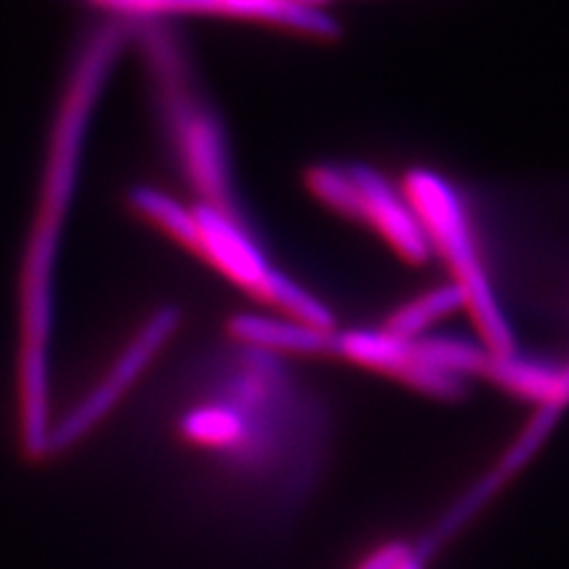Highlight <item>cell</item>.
Returning <instances> with one entry per match:
<instances>
[{
  "label": "cell",
  "instance_id": "1",
  "mask_svg": "<svg viewBox=\"0 0 569 569\" xmlns=\"http://www.w3.org/2000/svg\"><path fill=\"white\" fill-rule=\"evenodd\" d=\"M282 361L238 342L202 356L171 425L213 482L271 518L301 503L323 451L320 408Z\"/></svg>",
  "mask_w": 569,
  "mask_h": 569
},
{
  "label": "cell",
  "instance_id": "2",
  "mask_svg": "<svg viewBox=\"0 0 569 569\" xmlns=\"http://www.w3.org/2000/svg\"><path fill=\"white\" fill-rule=\"evenodd\" d=\"M129 36V27L119 20L102 22L86 36L48 136L39 204L20 263V406L24 441L33 453L48 451L50 345L64 226L77 198L96 107Z\"/></svg>",
  "mask_w": 569,
  "mask_h": 569
},
{
  "label": "cell",
  "instance_id": "3",
  "mask_svg": "<svg viewBox=\"0 0 569 569\" xmlns=\"http://www.w3.org/2000/svg\"><path fill=\"white\" fill-rule=\"evenodd\" d=\"M129 27L136 29L176 162L198 194V204L247 219L238 198L226 123L194 74L183 36L169 20L133 22Z\"/></svg>",
  "mask_w": 569,
  "mask_h": 569
},
{
  "label": "cell",
  "instance_id": "4",
  "mask_svg": "<svg viewBox=\"0 0 569 569\" xmlns=\"http://www.w3.org/2000/svg\"><path fill=\"white\" fill-rule=\"evenodd\" d=\"M403 194L416 209L418 219L430 238L432 252L447 261L468 299V311L491 353H512L515 335L501 307L491 278L479 257L468 207L462 204L456 188L437 171L411 169L403 176Z\"/></svg>",
  "mask_w": 569,
  "mask_h": 569
},
{
  "label": "cell",
  "instance_id": "5",
  "mask_svg": "<svg viewBox=\"0 0 569 569\" xmlns=\"http://www.w3.org/2000/svg\"><path fill=\"white\" fill-rule=\"evenodd\" d=\"M123 24L148 20H173L183 14L230 17V20L263 22L311 39L335 41L342 33L332 14L326 12L330 0H91Z\"/></svg>",
  "mask_w": 569,
  "mask_h": 569
},
{
  "label": "cell",
  "instance_id": "6",
  "mask_svg": "<svg viewBox=\"0 0 569 569\" xmlns=\"http://www.w3.org/2000/svg\"><path fill=\"white\" fill-rule=\"evenodd\" d=\"M183 323V309L178 305H164L154 309L136 335L117 356V361L102 372L98 385L86 391L79 403L71 406V411L62 416L60 422L52 425L48 437V449L67 447L77 437L86 435L96 422H100L112 411L114 403L136 385V380L146 372L152 361L167 347V342Z\"/></svg>",
  "mask_w": 569,
  "mask_h": 569
},
{
  "label": "cell",
  "instance_id": "7",
  "mask_svg": "<svg viewBox=\"0 0 569 569\" xmlns=\"http://www.w3.org/2000/svg\"><path fill=\"white\" fill-rule=\"evenodd\" d=\"M198 219V254L238 288L257 297L276 269L247 219L207 204H192Z\"/></svg>",
  "mask_w": 569,
  "mask_h": 569
},
{
  "label": "cell",
  "instance_id": "8",
  "mask_svg": "<svg viewBox=\"0 0 569 569\" xmlns=\"http://www.w3.org/2000/svg\"><path fill=\"white\" fill-rule=\"evenodd\" d=\"M347 169L356 192H359L356 221L368 223L408 263L422 266L430 261V238H427L416 209L406 200L403 190L391 186L378 169L363 162H351Z\"/></svg>",
  "mask_w": 569,
  "mask_h": 569
},
{
  "label": "cell",
  "instance_id": "9",
  "mask_svg": "<svg viewBox=\"0 0 569 569\" xmlns=\"http://www.w3.org/2000/svg\"><path fill=\"white\" fill-rule=\"evenodd\" d=\"M226 332L233 342L252 347L266 353L288 356H323L332 353L335 332L320 330L313 326L297 323L284 316H263L242 311L228 318Z\"/></svg>",
  "mask_w": 569,
  "mask_h": 569
},
{
  "label": "cell",
  "instance_id": "10",
  "mask_svg": "<svg viewBox=\"0 0 569 569\" xmlns=\"http://www.w3.org/2000/svg\"><path fill=\"white\" fill-rule=\"evenodd\" d=\"M332 353L359 363L363 368L387 372V376L403 380L408 368L413 366V340L382 330H345L335 332Z\"/></svg>",
  "mask_w": 569,
  "mask_h": 569
},
{
  "label": "cell",
  "instance_id": "11",
  "mask_svg": "<svg viewBox=\"0 0 569 569\" xmlns=\"http://www.w3.org/2000/svg\"><path fill=\"white\" fill-rule=\"evenodd\" d=\"M129 207L181 247L198 252V219H194L192 204L176 200L173 194L152 186H133L129 190Z\"/></svg>",
  "mask_w": 569,
  "mask_h": 569
},
{
  "label": "cell",
  "instance_id": "12",
  "mask_svg": "<svg viewBox=\"0 0 569 569\" xmlns=\"http://www.w3.org/2000/svg\"><path fill=\"white\" fill-rule=\"evenodd\" d=\"M460 309H468L466 292H462L458 282H447L406 301L403 307L389 316L385 328L403 337V340H420L441 318H449Z\"/></svg>",
  "mask_w": 569,
  "mask_h": 569
},
{
  "label": "cell",
  "instance_id": "13",
  "mask_svg": "<svg viewBox=\"0 0 569 569\" xmlns=\"http://www.w3.org/2000/svg\"><path fill=\"white\" fill-rule=\"evenodd\" d=\"M259 301L273 305L284 318H292L297 323L313 326L320 330L335 332V313L323 299H318L309 292L305 284L295 280L290 273L273 269L266 278L261 292L257 295Z\"/></svg>",
  "mask_w": 569,
  "mask_h": 569
},
{
  "label": "cell",
  "instance_id": "14",
  "mask_svg": "<svg viewBox=\"0 0 569 569\" xmlns=\"http://www.w3.org/2000/svg\"><path fill=\"white\" fill-rule=\"evenodd\" d=\"M413 351L427 366L451 372L456 378L466 380V376H482L491 351L472 342L451 340V337H420L413 340Z\"/></svg>",
  "mask_w": 569,
  "mask_h": 569
}]
</instances>
